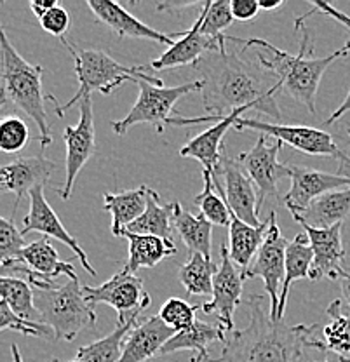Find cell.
<instances>
[{"label": "cell", "instance_id": "cell-1", "mask_svg": "<svg viewBox=\"0 0 350 362\" xmlns=\"http://www.w3.org/2000/svg\"><path fill=\"white\" fill-rule=\"evenodd\" d=\"M244 303L250 310V324L233 329L225 339L221 356L209 362H298L308 349L322 350L319 324L289 326L284 320H274L263 294H253Z\"/></svg>", "mask_w": 350, "mask_h": 362}, {"label": "cell", "instance_id": "cell-2", "mask_svg": "<svg viewBox=\"0 0 350 362\" xmlns=\"http://www.w3.org/2000/svg\"><path fill=\"white\" fill-rule=\"evenodd\" d=\"M201 74L202 103L209 117H223V112H233L243 107H255V110L267 113L281 120V110L276 105V93L279 84L267 88L263 77L253 66L237 54L209 52L194 65Z\"/></svg>", "mask_w": 350, "mask_h": 362}, {"label": "cell", "instance_id": "cell-3", "mask_svg": "<svg viewBox=\"0 0 350 362\" xmlns=\"http://www.w3.org/2000/svg\"><path fill=\"white\" fill-rule=\"evenodd\" d=\"M295 26L298 32H302V44H300L298 54H289V52L281 51L276 45L263 39H247L240 40L244 42V49L257 47L258 52V62L269 74H272L277 78V84L284 90L286 94L302 103L312 115L317 113V107H315V96H317L319 84L321 78L327 70L331 63L337 62L338 58H345L349 56V49L340 47L338 51L331 52V54L325 56V58H307L308 45V33L305 28L303 23L295 21Z\"/></svg>", "mask_w": 350, "mask_h": 362}, {"label": "cell", "instance_id": "cell-4", "mask_svg": "<svg viewBox=\"0 0 350 362\" xmlns=\"http://www.w3.org/2000/svg\"><path fill=\"white\" fill-rule=\"evenodd\" d=\"M0 54H2V105L9 98L25 115L37 124L40 131V145L46 148L52 143L44 101L49 96L42 89L44 68L28 63L11 44L4 26H0Z\"/></svg>", "mask_w": 350, "mask_h": 362}, {"label": "cell", "instance_id": "cell-5", "mask_svg": "<svg viewBox=\"0 0 350 362\" xmlns=\"http://www.w3.org/2000/svg\"><path fill=\"white\" fill-rule=\"evenodd\" d=\"M62 42L69 49L70 54L74 56L78 89L74 94V98H70L65 105L56 107L58 117H65V112H69L71 107L81 103L84 98L91 96L94 90H100L101 94H112L126 82H133L136 86L141 81L150 82L153 86L164 84L161 78L153 77L150 74L148 66L120 65L112 56H108L105 51H100V49H77L66 39H62Z\"/></svg>", "mask_w": 350, "mask_h": 362}, {"label": "cell", "instance_id": "cell-6", "mask_svg": "<svg viewBox=\"0 0 350 362\" xmlns=\"http://www.w3.org/2000/svg\"><path fill=\"white\" fill-rule=\"evenodd\" d=\"M40 324L51 327L56 339L74 341L82 331L96 326V312L86 300L77 279H69L52 289H33Z\"/></svg>", "mask_w": 350, "mask_h": 362}, {"label": "cell", "instance_id": "cell-7", "mask_svg": "<svg viewBox=\"0 0 350 362\" xmlns=\"http://www.w3.org/2000/svg\"><path fill=\"white\" fill-rule=\"evenodd\" d=\"M138 89H140V94L129 113L124 119L110 122L112 131L115 134L124 136L136 124H150L156 127L157 133L163 134L165 126L171 122V113L178 100H182L187 94L195 93V90H202V81L188 82V84L175 86V88L153 86L150 82L141 81L138 84Z\"/></svg>", "mask_w": 350, "mask_h": 362}, {"label": "cell", "instance_id": "cell-8", "mask_svg": "<svg viewBox=\"0 0 350 362\" xmlns=\"http://www.w3.org/2000/svg\"><path fill=\"white\" fill-rule=\"evenodd\" d=\"M288 244L289 243L282 237L279 223H277L276 211H270L265 243L259 247L253 265L243 275L244 281L255 277L262 279L263 286H265V293L269 296L270 317L274 320H279L277 314H279L281 289L286 274V249H288Z\"/></svg>", "mask_w": 350, "mask_h": 362}, {"label": "cell", "instance_id": "cell-9", "mask_svg": "<svg viewBox=\"0 0 350 362\" xmlns=\"http://www.w3.org/2000/svg\"><path fill=\"white\" fill-rule=\"evenodd\" d=\"M213 181L218 194L225 199L228 209L237 218L251 226L263 223L258 218V194L253 181L237 158H231L223 152L220 165L213 173Z\"/></svg>", "mask_w": 350, "mask_h": 362}, {"label": "cell", "instance_id": "cell-10", "mask_svg": "<svg viewBox=\"0 0 350 362\" xmlns=\"http://www.w3.org/2000/svg\"><path fill=\"white\" fill-rule=\"evenodd\" d=\"M82 289H84L86 300L93 307L105 303L115 308L117 314H119L117 324H126L134 314H141L152 303V298L145 291L141 279L126 270L115 274L114 277L108 279L98 288L84 286Z\"/></svg>", "mask_w": 350, "mask_h": 362}, {"label": "cell", "instance_id": "cell-11", "mask_svg": "<svg viewBox=\"0 0 350 362\" xmlns=\"http://www.w3.org/2000/svg\"><path fill=\"white\" fill-rule=\"evenodd\" d=\"M284 146L282 141L272 145L267 143V136L259 134L251 150L240 153L237 160L247 173L258 194V213L269 197H277V188L282 178H289V165L281 164L279 152Z\"/></svg>", "mask_w": 350, "mask_h": 362}, {"label": "cell", "instance_id": "cell-12", "mask_svg": "<svg viewBox=\"0 0 350 362\" xmlns=\"http://www.w3.org/2000/svg\"><path fill=\"white\" fill-rule=\"evenodd\" d=\"M235 131H258L263 136H272L277 141L293 146L298 152L307 156H326L338 157L340 148L334 143L333 136L317 127L307 126H286V124L259 122L255 119L240 117L233 126Z\"/></svg>", "mask_w": 350, "mask_h": 362}, {"label": "cell", "instance_id": "cell-13", "mask_svg": "<svg viewBox=\"0 0 350 362\" xmlns=\"http://www.w3.org/2000/svg\"><path fill=\"white\" fill-rule=\"evenodd\" d=\"M66 145L65 185L59 190L63 201H69L74 190L75 180L88 160L96 152V127H94L93 98L88 96L81 101V119L75 126H69L63 133Z\"/></svg>", "mask_w": 350, "mask_h": 362}, {"label": "cell", "instance_id": "cell-14", "mask_svg": "<svg viewBox=\"0 0 350 362\" xmlns=\"http://www.w3.org/2000/svg\"><path fill=\"white\" fill-rule=\"evenodd\" d=\"M220 259L221 263L213 281V300L199 307L204 314L216 315L218 324L228 334L233 331V312L243 301L244 277L243 272L231 258L227 244L220 246Z\"/></svg>", "mask_w": 350, "mask_h": 362}, {"label": "cell", "instance_id": "cell-15", "mask_svg": "<svg viewBox=\"0 0 350 362\" xmlns=\"http://www.w3.org/2000/svg\"><path fill=\"white\" fill-rule=\"evenodd\" d=\"M7 270L26 275L28 284L33 286L35 289L58 288L56 281L62 275H66L69 279H77L74 265L59 259L58 251L52 247L51 240L47 237L28 244L23 249L21 262L9 267Z\"/></svg>", "mask_w": 350, "mask_h": 362}, {"label": "cell", "instance_id": "cell-16", "mask_svg": "<svg viewBox=\"0 0 350 362\" xmlns=\"http://www.w3.org/2000/svg\"><path fill=\"white\" fill-rule=\"evenodd\" d=\"M251 108L255 110V107L237 108V110L227 113V115L223 117L208 115V117H199V119H171V122L169 124H176V126H178V124H182L183 126V124H199V122H206V120H218L213 127H209V129L202 131L201 134L192 138L190 141L180 150V156L195 158V160L201 162L204 171H209L211 175H213V173L218 169V165H220L221 157H223L221 153H223L225 150L221 148V141H223L225 134H227V131L231 129V127L235 126V122L243 117V113L251 110Z\"/></svg>", "mask_w": 350, "mask_h": 362}, {"label": "cell", "instance_id": "cell-17", "mask_svg": "<svg viewBox=\"0 0 350 362\" xmlns=\"http://www.w3.org/2000/svg\"><path fill=\"white\" fill-rule=\"evenodd\" d=\"M28 195L30 209L23 220V230H21V233L25 235V233L30 232H40L42 235H46L47 239L59 240V243H63L65 246H69L70 251L75 252V256L81 259L84 270L88 272L89 275H93V277H96V270H94L91 263H89L86 251L81 247V244L75 240V237L66 232L65 225L62 223L58 214H56L54 209L49 206L46 195H44V187L33 188Z\"/></svg>", "mask_w": 350, "mask_h": 362}, {"label": "cell", "instance_id": "cell-18", "mask_svg": "<svg viewBox=\"0 0 350 362\" xmlns=\"http://www.w3.org/2000/svg\"><path fill=\"white\" fill-rule=\"evenodd\" d=\"M296 223L303 226L305 235L308 237L312 251H314V265H312L310 281H321V279H338L344 275V259L345 251L342 244V226L334 225L331 228H314L307 225L300 218L293 216Z\"/></svg>", "mask_w": 350, "mask_h": 362}, {"label": "cell", "instance_id": "cell-19", "mask_svg": "<svg viewBox=\"0 0 350 362\" xmlns=\"http://www.w3.org/2000/svg\"><path fill=\"white\" fill-rule=\"evenodd\" d=\"M289 180L291 187L286 192L284 204L289 213L303 214L315 199L333 190H342L350 185L347 178L340 175L317 171L305 165H289Z\"/></svg>", "mask_w": 350, "mask_h": 362}, {"label": "cell", "instance_id": "cell-20", "mask_svg": "<svg viewBox=\"0 0 350 362\" xmlns=\"http://www.w3.org/2000/svg\"><path fill=\"white\" fill-rule=\"evenodd\" d=\"M202 23H204V7L199 13V18L194 23V26L183 33V37H180L171 47H168L164 54L153 59L148 68L159 71L188 65L194 66L199 59H202L209 52H225V40H216L213 37L206 35L202 32Z\"/></svg>", "mask_w": 350, "mask_h": 362}, {"label": "cell", "instance_id": "cell-21", "mask_svg": "<svg viewBox=\"0 0 350 362\" xmlns=\"http://www.w3.org/2000/svg\"><path fill=\"white\" fill-rule=\"evenodd\" d=\"M88 7L91 9L98 21L107 25L112 32H115L119 37H127V39H141L152 40V42L164 44L171 47L176 40L183 37V33H163L152 26L145 25L140 20L127 13L120 4L110 2V0H88Z\"/></svg>", "mask_w": 350, "mask_h": 362}, {"label": "cell", "instance_id": "cell-22", "mask_svg": "<svg viewBox=\"0 0 350 362\" xmlns=\"http://www.w3.org/2000/svg\"><path fill=\"white\" fill-rule=\"evenodd\" d=\"M54 169L56 164L49 160L46 156L18 157L0 169V187H2V190L13 192L16 195L11 220H14V213H16L21 199L26 194H30L33 188L44 187L51 180Z\"/></svg>", "mask_w": 350, "mask_h": 362}, {"label": "cell", "instance_id": "cell-23", "mask_svg": "<svg viewBox=\"0 0 350 362\" xmlns=\"http://www.w3.org/2000/svg\"><path fill=\"white\" fill-rule=\"evenodd\" d=\"M175 334L176 331L165 326L159 314L148 317L143 322H138L127 334L119 362H146L152 357L161 356L163 346Z\"/></svg>", "mask_w": 350, "mask_h": 362}, {"label": "cell", "instance_id": "cell-24", "mask_svg": "<svg viewBox=\"0 0 350 362\" xmlns=\"http://www.w3.org/2000/svg\"><path fill=\"white\" fill-rule=\"evenodd\" d=\"M269 230V220L263 221L259 226H251L231 211V228H228V252L243 275L250 269L251 259L258 255L259 247L263 246Z\"/></svg>", "mask_w": 350, "mask_h": 362}, {"label": "cell", "instance_id": "cell-25", "mask_svg": "<svg viewBox=\"0 0 350 362\" xmlns=\"http://www.w3.org/2000/svg\"><path fill=\"white\" fill-rule=\"evenodd\" d=\"M146 190L148 187L141 185L140 188H134V190L103 194V209L112 214V233L115 237H124L129 225L134 223L145 213Z\"/></svg>", "mask_w": 350, "mask_h": 362}, {"label": "cell", "instance_id": "cell-26", "mask_svg": "<svg viewBox=\"0 0 350 362\" xmlns=\"http://www.w3.org/2000/svg\"><path fill=\"white\" fill-rule=\"evenodd\" d=\"M350 214V187L344 190H333L315 199L303 214L291 213V216L300 218L314 228H331L344 223Z\"/></svg>", "mask_w": 350, "mask_h": 362}, {"label": "cell", "instance_id": "cell-27", "mask_svg": "<svg viewBox=\"0 0 350 362\" xmlns=\"http://www.w3.org/2000/svg\"><path fill=\"white\" fill-rule=\"evenodd\" d=\"M312 265H314V251H312L310 243H308V237L305 233H298L286 249V274L281 289L279 314H277L279 320L284 317L289 289H291L293 282L300 281V279H310Z\"/></svg>", "mask_w": 350, "mask_h": 362}, {"label": "cell", "instance_id": "cell-28", "mask_svg": "<svg viewBox=\"0 0 350 362\" xmlns=\"http://www.w3.org/2000/svg\"><path fill=\"white\" fill-rule=\"evenodd\" d=\"M124 237L129 240V259L124 270L134 274L140 269H152L169 256L178 252L173 240L161 239L156 235H136V233L126 232Z\"/></svg>", "mask_w": 350, "mask_h": 362}, {"label": "cell", "instance_id": "cell-29", "mask_svg": "<svg viewBox=\"0 0 350 362\" xmlns=\"http://www.w3.org/2000/svg\"><path fill=\"white\" fill-rule=\"evenodd\" d=\"M173 226L183 243L187 244L190 252H201L211 259V235H213V223H209L202 214L194 216L183 209L180 202H173Z\"/></svg>", "mask_w": 350, "mask_h": 362}, {"label": "cell", "instance_id": "cell-30", "mask_svg": "<svg viewBox=\"0 0 350 362\" xmlns=\"http://www.w3.org/2000/svg\"><path fill=\"white\" fill-rule=\"evenodd\" d=\"M225 339H227V331L220 324H208L197 319L188 329L180 331L169 339L161 350V356H169L182 350H197L199 354H208L211 343H225Z\"/></svg>", "mask_w": 350, "mask_h": 362}, {"label": "cell", "instance_id": "cell-31", "mask_svg": "<svg viewBox=\"0 0 350 362\" xmlns=\"http://www.w3.org/2000/svg\"><path fill=\"white\" fill-rule=\"evenodd\" d=\"M127 232L136 235H156L161 239L173 240V204L163 206L156 190H146V211L134 223L129 225Z\"/></svg>", "mask_w": 350, "mask_h": 362}, {"label": "cell", "instance_id": "cell-32", "mask_svg": "<svg viewBox=\"0 0 350 362\" xmlns=\"http://www.w3.org/2000/svg\"><path fill=\"white\" fill-rule=\"evenodd\" d=\"M329 324L321 327V345L325 352H331L340 362H350V314L342 312V301H331L326 308Z\"/></svg>", "mask_w": 350, "mask_h": 362}, {"label": "cell", "instance_id": "cell-33", "mask_svg": "<svg viewBox=\"0 0 350 362\" xmlns=\"http://www.w3.org/2000/svg\"><path fill=\"white\" fill-rule=\"evenodd\" d=\"M140 317L141 314H134L126 324H117L115 329L105 338L81 346L75 359L78 362H119L122 356L124 341H126L127 334L133 331V327L140 322L138 320Z\"/></svg>", "mask_w": 350, "mask_h": 362}, {"label": "cell", "instance_id": "cell-34", "mask_svg": "<svg viewBox=\"0 0 350 362\" xmlns=\"http://www.w3.org/2000/svg\"><path fill=\"white\" fill-rule=\"evenodd\" d=\"M218 267L213 259L201 252H190L188 259L180 267L178 279L190 296H213V281Z\"/></svg>", "mask_w": 350, "mask_h": 362}, {"label": "cell", "instance_id": "cell-35", "mask_svg": "<svg viewBox=\"0 0 350 362\" xmlns=\"http://www.w3.org/2000/svg\"><path fill=\"white\" fill-rule=\"evenodd\" d=\"M0 296L14 314L37 322L35 317H39V312L35 308V293L28 282L4 275V277H0Z\"/></svg>", "mask_w": 350, "mask_h": 362}, {"label": "cell", "instance_id": "cell-36", "mask_svg": "<svg viewBox=\"0 0 350 362\" xmlns=\"http://www.w3.org/2000/svg\"><path fill=\"white\" fill-rule=\"evenodd\" d=\"M202 180H204V190L194 199V204H197L201 214L209 223L231 228V209L225 199L218 194L213 175L209 171H202Z\"/></svg>", "mask_w": 350, "mask_h": 362}, {"label": "cell", "instance_id": "cell-37", "mask_svg": "<svg viewBox=\"0 0 350 362\" xmlns=\"http://www.w3.org/2000/svg\"><path fill=\"white\" fill-rule=\"evenodd\" d=\"M26 246L28 244L25 243L23 233L14 225V220L0 218V267L7 270L20 263Z\"/></svg>", "mask_w": 350, "mask_h": 362}, {"label": "cell", "instance_id": "cell-38", "mask_svg": "<svg viewBox=\"0 0 350 362\" xmlns=\"http://www.w3.org/2000/svg\"><path fill=\"white\" fill-rule=\"evenodd\" d=\"M232 2L228 0H216V2L204 4V23H202V32L206 35L213 37L216 40H227L223 35L225 28L232 25Z\"/></svg>", "mask_w": 350, "mask_h": 362}, {"label": "cell", "instance_id": "cell-39", "mask_svg": "<svg viewBox=\"0 0 350 362\" xmlns=\"http://www.w3.org/2000/svg\"><path fill=\"white\" fill-rule=\"evenodd\" d=\"M30 143V129L23 119L16 115L4 117L0 122V150L4 153H18Z\"/></svg>", "mask_w": 350, "mask_h": 362}, {"label": "cell", "instance_id": "cell-40", "mask_svg": "<svg viewBox=\"0 0 350 362\" xmlns=\"http://www.w3.org/2000/svg\"><path fill=\"white\" fill-rule=\"evenodd\" d=\"M197 308L201 307H194V305L187 303L182 298H169L161 307L159 317L164 320L165 326L180 333V331L188 329L197 320V317H195Z\"/></svg>", "mask_w": 350, "mask_h": 362}, {"label": "cell", "instance_id": "cell-41", "mask_svg": "<svg viewBox=\"0 0 350 362\" xmlns=\"http://www.w3.org/2000/svg\"><path fill=\"white\" fill-rule=\"evenodd\" d=\"M0 329H13L18 331V333L26 334V337L56 339L51 327H47L46 324L33 322V320L23 319V317L14 314L2 300H0Z\"/></svg>", "mask_w": 350, "mask_h": 362}, {"label": "cell", "instance_id": "cell-42", "mask_svg": "<svg viewBox=\"0 0 350 362\" xmlns=\"http://www.w3.org/2000/svg\"><path fill=\"white\" fill-rule=\"evenodd\" d=\"M40 26H42L44 32L51 33V35L59 37V39H65V33L70 30L71 18L69 11L65 7L58 6L54 9H51L46 16H42L39 20Z\"/></svg>", "mask_w": 350, "mask_h": 362}, {"label": "cell", "instance_id": "cell-43", "mask_svg": "<svg viewBox=\"0 0 350 362\" xmlns=\"http://www.w3.org/2000/svg\"><path fill=\"white\" fill-rule=\"evenodd\" d=\"M312 7H314V9H312L310 13L303 14V16H300L296 21H298V23H305V21H307V18H310L312 14H315V13H317V11H321L322 14H326V16L333 18L334 21L342 23V25L347 26V28L350 30V18H349L345 13H342V11H338L337 7L331 6V4H326V2H312ZM345 47H347L349 52H350V40H349L347 44H345Z\"/></svg>", "mask_w": 350, "mask_h": 362}, {"label": "cell", "instance_id": "cell-44", "mask_svg": "<svg viewBox=\"0 0 350 362\" xmlns=\"http://www.w3.org/2000/svg\"><path fill=\"white\" fill-rule=\"evenodd\" d=\"M259 11V0H232V14L237 21L255 20Z\"/></svg>", "mask_w": 350, "mask_h": 362}, {"label": "cell", "instance_id": "cell-45", "mask_svg": "<svg viewBox=\"0 0 350 362\" xmlns=\"http://www.w3.org/2000/svg\"><path fill=\"white\" fill-rule=\"evenodd\" d=\"M59 4L56 2V0H33V2H30V9H32V13L35 14L37 18H42L46 16L51 9H54V7H58Z\"/></svg>", "mask_w": 350, "mask_h": 362}, {"label": "cell", "instance_id": "cell-46", "mask_svg": "<svg viewBox=\"0 0 350 362\" xmlns=\"http://www.w3.org/2000/svg\"><path fill=\"white\" fill-rule=\"evenodd\" d=\"M350 112V89H349V93H347V96H345V100L342 101V105L340 107L337 108V112H333L329 115V119L326 120V126H329V124H333V122H337L338 119H342V117L345 115V113H349Z\"/></svg>", "mask_w": 350, "mask_h": 362}, {"label": "cell", "instance_id": "cell-47", "mask_svg": "<svg viewBox=\"0 0 350 362\" xmlns=\"http://www.w3.org/2000/svg\"><path fill=\"white\" fill-rule=\"evenodd\" d=\"M206 2H165V4H161L157 9L159 11H180V9H187V7H204Z\"/></svg>", "mask_w": 350, "mask_h": 362}, {"label": "cell", "instance_id": "cell-48", "mask_svg": "<svg viewBox=\"0 0 350 362\" xmlns=\"http://www.w3.org/2000/svg\"><path fill=\"white\" fill-rule=\"evenodd\" d=\"M337 158H338L337 175L344 176V178H347L350 181V157L347 156V153L342 152V150H340V153H338Z\"/></svg>", "mask_w": 350, "mask_h": 362}, {"label": "cell", "instance_id": "cell-49", "mask_svg": "<svg viewBox=\"0 0 350 362\" xmlns=\"http://www.w3.org/2000/svg\"><path fill=\"white\" fill-rule=\"evenodd\" d=\"M340 288H342V293H344L345 301H347L350 307V269L349 270L345 269L344 275L340 277Z\"/></svg>", "mask_w": 350, "mask_h": 362}, {"label": "cell", "instance_id": "cell-50", "mask_svg": "<svg viewBox=\"0 0 350 362\" xmlns=\"http://www.w3.org/2000/svg\"><path fill=\"white\" fill-rule=\"evenodd\" d=\"M315 349H308L307 352L303 354V357L300 359L298 362H327L326 359V352H322V350H319L317 356H312L314 354Z\"/></svg>", "mask_w": 350, "mask_h": 362}, {"label": "cell", "instance_id": "cell-51", "mask_svg": "<svg viewBox=\"0 0 350 362\" xmlns=\"http://www.w3.org/2000/svg\"><path fill=\"white\" fill-rule=\"evenodd\" d=\"M284 6V0H276V2H267V0H259V9L263 11H277Z\"/></svg>", "mask_w": 350, "mask_h": 362}, {"label": "cell", "instance_id": "cell-52", "mask_svg": "<svg viewBox=\"0 0 350 362\" xmlns=\"http://www.w3.org/2000/svg\"><path fill=\"white\" fill-rule=\"evenodd\" d=\"M11 354H13L14 362H23V357H21V352H20V346H18L16 343H13V345H11Z\"/></svg>", "mask_w": 350, "mask_h": 362}, {"label": "cell", "instance_id": "cell-53", "mask_svg": "<svg viewBox=\"0 0 350 362\" xmlns=\"http://www.w3.org/2000/svg\"><path fill=\"white\" fill-rule=\"evenodd\" d=\"M204 361H209L208 354H195V356H192L190 359V362H204Z\"/></svg>", "mask_w": 350, "mask_h": 362}, {"label": "cell", "instance_id": "cell-54", "mask_svg": "<svg viewBox=\"0 0 350 362\" xmlns=\"http://www.w3.org/2000/svg\"><path fill=\"white\" fill-rule=\"evenodd\" d=\"M51 362H58V361H51ZM71 362H78L77 359H75V361H71Z\"/></svg>", "mask_w": 350, "mask_h": 362}, {"label": "cell", "instance_id": "cell-55", "mask_svg": "<svg viewBox=\"0 0 350 362\" xmlns=\"http://www.w3.org/2000/svg\"><path fill=\"white\" fill-rule=\"evenodd\" d=\"M347 133H349V136H350V127H349V131H347Z\"/></svg>", "mask_w": 350, "mask_h": 362}]
</instances>
